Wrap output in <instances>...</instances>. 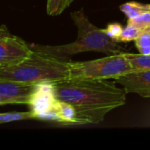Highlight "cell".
<instances>
[{
    "mask_svg": "<svg viewBox=\"0 0 150 150\" xmlns=\"http://www.w3.org/2000/svg\"><path fill=\"white\" fill-rule=\"evenodd\" d=\"M73 2V0H47V12L50 16H57L62 13Z\"/></svg>",
    "mask_w": 150,
    "mask_h": 150,
    "instance_id": "13",
    "label": "cell"
},
{
    "mask_svg": "<svg viewBox=\"0 0 150 150\" xmlns=\"http://www.w3.org/2000/svg\"><path fill=\"white\" fill-rule=\"evenodd\" d=\"M126 55L135 70H150V54H134L126 53Z\"/></svg>",
    "mask_w": 150,
    "mask_h": 150,
    "instance_id": "11",
    "label": "cell"
},
{
    "mask_svg": "<svg viewBox=\"0 0 150 150\" xmlns=\"http://www.w3.org/2000/svg\"><path fill=\"white\" fill-rule=\"evenodd\" d=\"M122 31H123V28L119 23H112L107 26L106 29H105V32L106 33V34L117 41Z\"/></svg>",
    "mask_w": 150,
    "mask_h": 150,
    "instance_id": "17",
    "label": "cell"
},
{
    "mask_svg": "<svg viewBox=\"0 0 150 150\" xmlns=\"http://www.w3.org/2000/svg\"><path fill=\"white\" fill-rule=\"evenodd\" d=\"M120 11L128 18H136L150 11V4H142L138 2H127L120 6Z\"/></svg>",
    "mask_w": 150,
    "mask_h": 150,
    "instance_id": "10",
    "label": "cell"
},
{
    "mask_svg": "<svg viewBox=\"0 0 150 150\" xmlns=\"http://www.w3.org/2000/svg\"><path fill=\"white\" fill-rule=\"evenodd\" d=\"M70 17L77 28V38L74 42L58 46L33 44L32 49L63 59L83 52H98L107 55L121 54L119 41L108 36L105 30L94 25L83 9L72 11Z\"/></svg>",
    "mask_w": 150,
    "mask_h": 150,
    "instance_id": "2",
    "label": "cell"
},
{
    "mask_svg": "<svg viewBox=\"0 0 150 150\" xmlns=\"http://www.w3.org/2000/svg\"><path fill=\"white\" fill-rule=\"evenodd\" d=\"M142 33H143V32L130 24H127V25L123 29L121 34L120 35L118 41L119 42H128V41H132V40H135Z\"/></svg>",
    "mask_w": 150,
    "mask_h": 150,
    "instance_id": "14",
    "label": "cell"
},
{
    "mask_svg": "<svg viewBox=\"0 0 150 150\" xmlns=\"http://www.w3.org/2000/svg\"><path fill=\"white\" fill-rule=\"evenodd\" d=\"M54 109L58 116V123L63 125H77V113L73 105L57 100Z\"/></svg>",
    "mask_w": 150,
    "mask_h": 150,
    "instance_id": "9",
    "label": "cell"
},
{
    "mask_svg": "<svg viewBox=\"0 0 150 150\" xmlns=\"http://www.w3.org/2000/svg\"><path fill=\"white\" fill-rule=\"evenodd\" d=\"M40 84L0 79V105H30Z\"/></svg>",
    "mask_w": 150,
    "mask_h": 150,
    "instance_id": "6",
    "label": "cell"
},
{
    "mask_svg": "<svg viewBox=\"0 0 150 150\" xmlns=\"http://www.w3.org/2000/svg\"><path fill=\"white\" fill-rule=\"evenodd\" d=\"M127 24L133 25L140 28L143 33H147V32L150 33V11L136 18H128Z\"/></svg>",
    "mask_w": 150,
    "mask_h": 150,
    "instance_id": "15",
    "label": "cell"
},
{
    "mask_svg": "<svg viewBox=\"0 0 150 150\" xmlns=\"http://www.w3.org/2000/svg\"><path fill=\"white\" fill-rule=\"evenodd\" d=\"M33 53L31 45L9 33L4 25L0 28V68L17 65Z\"/></svg>",
    "mask_w": 150,
    "mask_h": 150,
    "instance_id": "5",
    "label": "cell"
},
{
    "mask_svg": "<svg viewBox=\"0 0 150 150\" xmlns=\"http://www.w3.org/2000/svg\"><path fill=\"white\" fill-rule=\"evenodd\" d=\"M72 61L34 51L24 62L0 68V79L30 83H54L70 78Z\"/></svg>",
    "mask_w": 150,
    "mask_h": 150,
    "instance_id": "3",
    "label": "cell"
},
{
    "mask_svg": "<svg viewBox=\"0 0 150 150\" xmlns=\"http://www.w3.org/2000/svg\"><path fill=\"white\" fill-rule=\"evenodd\" d=\"M35 119V116L32 110L28 112H3L0 114V123L5 124L14 121L25 120Z\"/></svg>",
    "mask_w": 150,
    "mask_h": 150,
    "instance_id": "12",
    "label": "cell"
},
{
    "mask_svg": "<svg viewBox=\"0 0 150 150\" xmlns=\"http://www.w3.org/2000/svg\"><path fill=\"white\" fill-rule=\"evenodd\" d=\"M57 100L52 83L40 84L31 104L29 105L35 119L42 120L44 115L53 111Z\"/></svg>",
    "mask_w": 150,
    "mask_h": 150,
    "instance_id": "8",
    "label": "cell"
},
{
    "mask_svg": "<svg viewBox=\"0 0 150 150\" xmlns=\"http://www.w3.org/2000/svg\"><path fill=\"white\" fill-rule=\"evenodd\" d=\"M132 71L135 69L131 66L126 53H121L92 61L72 62L70 78L114 79Z\"/></svg>",
    "mask_w": 150,
    "mask_h": 150,
    "instance_id": "4",
    "label": "cell"
},
{
    "mask_svg": "<svg viewBox=\"0 0 150 150\" xmlns=\"http://www.w3.org/2000/svg\"><path fill=\"white\" fill-rule=\"evenodd\" d=\"M127 93H135L143 98H150V70H135L113 79Z\"/></svg>",
    "mask_w": 150,
    "mask_h": 150,
    "instance_id": "7",
    "label": "cell"
},
{
    "mask_svg": "<svg viewBox=\"0 0 150 150\" xmlns=\"http://www.w3.org/2000/svg\"><path fill=\"white\" fill-rule=\"evenodd\" d=\"M108 79L69 78L54 83L56 98L73 105L77 125L98 124L105 115L126 104L127 92Z\"/></svg>",
    "mask_w": 150,
    "mask_h": 150,
    "instance_id": "1",
    "label": "cell"
},
{
    "mask_svg": "<svg viewBox=\"0 0 150 150\" xmlns=\"http://www.w3.org/2000/svg\"><path fill=\"white\" fill-rule=\"evenodd\" d=\"M135 46L140 54H150V33H142L135 40Z\"/></svg>",
    "mask_w": 150,
    "mask_h": 150,
    "instance_id": "16",
    "label": "cell"
}]
</instances>
